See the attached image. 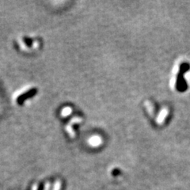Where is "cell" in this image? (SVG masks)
Returning <instances> with one entry per match:
<instances>
[{"mask_svg": "<svg viewBox=\"0 0 190 190\" xmlns=\"http://www.w3.org/2000/svg\"><path fill=\"white\" fill-rule=\"evenodd\" d=\"M72 113V109L69 107H67L66 109H64L63 110V115L64 116H67V115H69L70 113Z\"/></svg>", "mask_w": 190, "mask_h": 190, "instance_id": "cell-4", "label": "cell"}, {"mask_svg": "<svg viewBox=\"0 0 190 190\" xmlns=\"http://www.w3.org/2000/svg\"><path fill=\"white\" fill-rule=\"evenodd\" d=\"M145 104L147 105H148V108H147V109H148V111L150 112L151 113H153L154 109H153V106H152V105H151V104L150 103V102H149L148 101H146Z\"/></svg>", "mask_w": 190, "mask_h": 190, "instance_id": "cell-5", "label": "cell"}, {"mask_svg": "<svg viewBox=\"0 0 190 190\" xmlns=\"http://www.w3.org/2000/svg\"><path fill=\"white\" fill-rule=\"evenodd\" d=\"M24 41L27 44L28 46H31L32 45V40L30 39H28V38H24Z\"/></svg>", "mask_w": 190, "mask_h": 190, "instance_id": "cell-6", "label": "cell"}, {"mask_svg": "<svg viewBox=\"0 0 190 190\" xmlns=\"http://www.w3.org/2000/svg\"><path fill=\"white\" fill-rule=\"evenodd\" d=\"M102 143V140L100 136H94L90 138V139L88 140V143L92 147H98L101 143Z\"/></svg>", "mask_w": 190, "mask_h": 190, "instance_id": "cell-2", "label": "cell"}, {"mask_svg": "<svg viewBox=\"0 0 190 190\" xmlns=\"http://www.w3.org/2000/svg\"><path fill=\"white\" fill-rule=\"evenodd\" d=\"M37 90L36 89H31L29 91L26 92V93H24V94H22L21 96L17 98V103L19 104V105H22L24 103V101H25V100H27V99L34 96L35 94H37Z\"/></svg>", "mask_w": 190, "mask_h": 190, "instance_id": "cell-1", "label": "cell"}, {"mask_svg": "<svg viewBox=\"0 0 190 190\" xmlns=\"http://www.w3.org/2000/svg\"><path fill=\"white\" fill-rule=\"evenodd\" d=\"M168 114V110L166 109H163L160 113V115L158 116V117L157 118V123L158 124H162L164 121V120L165 119V117L167 116Z\"/></svg>", "mask_w": 190, "mask_h": 190, "instance_id": "cell-3", "label": "cell"}]
</instances>
